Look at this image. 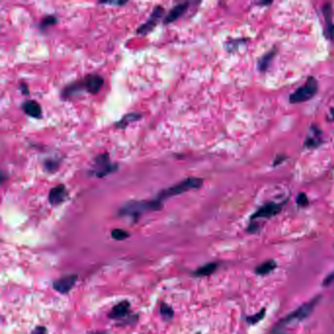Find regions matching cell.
I'll return each instance as SVG.
<instances>
[{
	"label": "cell",
	"mask_w": 334,
	"mask_h": 334,
	"mask_svg": "<svg viewBox=\"0 0 334 334\" xmlns=\"http://www.w3.org/2000/svg\"><path fill=\"white\" fill-rule=\"evenodd\" d=\"M162 207L163 203L159 202L156 199L152 201H131L127 203L124 207H122L119 214L121 216L132 217L135 221H137L142 213L149 211H158L161 210Z\"/></svg>",
	"instance_id": "6da1fadb"
},
{
	"label": "cell",
	"mask_w": 334,
	"mask_h": 334,
	"mask_svg": "<svg viewBox=\"0 0 334 334\" xmlns=\"http://www.w3.org/2000/svg\"><path fill=\"white\" fill-rule=\"evenodd\" d=\"M108 318L119 322L117 326H133L138 321V315L131 312V303L128 300H123L112 308Z\"/></svg>",
	"instance_id": "7a4b0ae2"
},
{
	"label": "cell",
	"mask_w": 334,
	"mask_h": 334,
	"mask_svg": "<svg viewBox=\"0 0 334 334\" xmlns=\"http://www.w3.org/2000/svg\"><path fill=\"white\" fill-rule=\"evenodd\" d=\"M202 185H203V180L198 179V178H188L185 181H183L182 183H179L175 186H171L167 189L162 190L158 194L156 200L163 203L164 200H166L170 197L182 194V193L188 191V190H191V189L199 188V187L202 186Z\"/></svg>",
	"instance_id": "3957f363"
},
{
	"label": "cell",
	"mask_w": 334,
	"mask_h": 334,
	"mask_svg": "<svg viewBox=\"0 0 334 334\" xmlns=\"http://www.w3.org/2000/svg\"><path fill=\"white\" fill-rule=\"evenodd\" d=\"M321 299H322L321 296H317V297L313 298L311 301L303 304L295 311L291 312L286 317H284V319L279 322V325L282 327H285L286 325H290L293 323H300L306 320L312 314V312L314 311L315 307L319 304Z\"/></svg>",
	"instance_id": "277c9868"
},
{
	"label": "cell",
	"mask_w": 334,
	"mask_h": 334,
	"mask_svg": "<svg viewBox=\"0 0 334 334\" xmlns=\"http://www.w3.org/2000/svg\"><path fill=\"white\" fill-rule=\"evenodd\" d=\"M318 91V81L314 76H309L306 83L303 86H300L290 96V103L296 104L305 102L315 96Z\"/></svg>",
	"instance_id": "5b68a950"
},
{
	"label": "cell",
	"mask_w": 334,
	"mask_h": 334,
	"mask_svg": "<svg viewBox=\"0 0 334 334\" xmlns=\"http://www.w3.org/2000/svg\"><path fill=\"white\" fill-rule=\"evenodd\" d=\"M94 174L97 178H104L118 169L116 164H112L108 154H102L95 158Z\"/></svg>",
	"instance_id": "8992f818"
},
{
	"label": "cell",
	"mask_w": 334,
	"mask_h": 334,
	"mask_svg": "<svg viewBox=\"0 0 334 334\" xmlns=\"http://www.w3.org/2000/svg\"><path fill=\"white\" fill-rule=\"evenodd\" d=\"M283 207V203H273L269 202L262 206L251 217V222H254L258 219H268L277 215Z\"/></svg>",
	"instance_id": "52a82bcc"
},
{
	"label": "cell",
	"mask_w": 334,
	"mask_h": 334,
	"mask_svg": "<svg viewBox=\"0 0 334 334\" xmlns=\"http://www.w3.org/2000/svg\"><path fill=\"white\" fill-rule=\"evenodd\" d=\"M77 278H78L77 274H74V273L67 274L55 280L52 286L55 291L65 295V294H68L74 288V284L77 281Z\"/></svg>",
	"instance_id": "ba28073f"
},
{
	"label": "cell",
	"mask_w": 334,
	"mask_h": 334,
	"mask_svg": "<svg viewBox=\"0 0 334 334\" xmlns=\"http://www.w3.org/2000/svg\"><path fill=\"white\" fill-rule=\"evenodd\" d=\"M163 15H164V8L162 6H156L152 14L149 16L148 20L138 28L137 34L141 36H145L149 34L155 28L158 21L161 19Z\"/></svg>",
	"instance_id": "9c48e42d"
},
{
	"label": "cell",
	"mask_w": 334,
	"mask_h": 334,
	"mask_svg": "<svg viewBox=\"0 0 334 334\" xmlns=\"http://www.w3.org/2000/svg\"><path fill=\"white\" fill-rule=\"evenodd\" d=\"M82 81L84 83L85 90L91 94H96L97 92H99L104 83L103 77L96 74L86 75Z\"/></svg>",
	"instance_id": "30bf717a"
},
{
	"label": "cell",
	"mask_w": 334,
	"mask_h": 334,
	"mask_svg": "<svg viewBox=\"0 0 334 334\" xmlns=\"http://www.w3.org/2000/svg\"><path fill=\"white\" fill-rule=\"evenodd\" d=\"M68 196L67 189L64 185H59V186L53 187L49 191L48 195V201L52 206H58L62 204Z\"/></svg>",
	"instance_id": "8fae6325"
},
{
	"label": "cell",
	"mask_w": 334,
	"mask_h": 334,
	"mask_svg": "<svg viewBox=\"0 0 334 334\" xmlns=\"http://www.w3.org/2000/svg\"><path fill=\"white\" fill-rule=\"evenodd\" d=\"M188 5H189L188 2H184V3L178 4L177 6H175L166 16V18L164 20V24L169 25V24L177 21L179 18H181L186 13V11L188 8Z\"/></svg>",
	"instance_id": "7c38bea8"
},
{
	"label": "cell",
	"mask_w": 334,
	"mask_h": 334,
	"mask_svg": "<svg viewBox=\"0 0 334 334\" xmlns=\"http://www.w3.org/2000/svg\"><path fill=\"white\" fill-rule=\"evenodd\" d=\"M325 20L327 23V37L334 41V25L333 22V8L330 3L326 4L323 8Z\"/></svg>",
	"instance_id": "4fadbf2b"
},
{
	"label": "cell",
	"mask_w": 334,
	"mask_h": 334,
	"mask_svg": "<svg viewBox=\"0 0 334 334\" xmlns=\"http://www.w3.org/2000/svg\"><path fill=\"white\" fill-rule=\"evenodd\" d=\"M22 108H23L24 112L30 117H33V118H36V119H38V118L41 117V107L35 100L26 101L23 104Z\"/></svg>",
	"instance_id": "5bb4252c"
},
{
	"label": "cell",
	"mask_w": 334,
	"mask_h": 334,
	"mask_svg": "<svg viewBox=\"0 0 334 334\" xmlns=\"http://www.w3.org/2000/svg\"><path fill=\"white\" fill-rule=\"evenodd\" d=\"M219 267L218 263H208L200 267H198L196 270H194L193 275L195 277H204V276H209L212 273H214L217 268Z\"/></svg>",
	"instance_id": "9a60e30c"
},
{
	"label": "cell",
	"mask_w": 334,
	"mask_h": 334,
	"mask_svg": "<svg viewBox=\"0 0 334 334\" xmlns=\"http://www.w3.org/2000/svg\"><path fill=\"white\" fill-rule=\"evenodd\" d=\"M311 131L314 133L315 137L309 135V137H308V138L306 139V141H305V146L310 149L316 148V147H318V146L323 142V141H322V138H321L322 132H321L320 129L317 128L316 126H312Z\"/></svg>",
	"instance_id": "2e32d148"
},
{
	"label": "cell",
	"mask_w": 334,
	"mask_h": 334,
	"mask_svg": "<svg viewBox=\"0 0 334 334\" xmlns=\"http://www.w3.org/2000/svg\"><path fill=\"white\" fill-rule=\"evenodd\" d=\"M276 267H277V265H276L275 261H266V262L262 263L255 268V272L258 275H267V274L270 273L271 271H273L276 268Z\"/></svg>",
	"instance_id": "e0dca14e"
},
{
	"label": "cell",
	"mask_w": 334,
	"mask_h": 334,
	"mask_svg": "<svg viewBox=\"0 0 334 334\" xmlns=\"http://www.w3.org/2000/svg\"><path fill=\"white\" fill-rule=\"evenodd\" d=\"M159 313L160 315L162 316L163 320L167 323H170L174 320V317H175V312L173 310V308L168 305L167 303L163 302L161 305H160V309H159Z\"/></svg>",
	"instance_id": "ac0fdd59"
},
{
	"label": "cell",
	"mask_w": 334,
	"mask_h": 334,
	"mask_svg": "<svg viewBox=\"0 0 334 334\" xmlns=\"http://www.w3.org/2000/svg\"><path fill=\"white\" fill-rule=\"evenodd\" d=\"M276 53V49L273 48L271 51L267 52L266 55H264L259 61V64H258V67H259V70L261 72H266L267 69L268 68V65L270 63V61L272 60V58L274 57Z\"/></svg>",
	"instance_id": "d6986e66"
},
{
	"label": "cell",
	"mask_w": 334,
	"mask_h": 334,
	"mask_svg": "<svg viewBox=\"0 0 334 334\" xmlns=\"http://www.w3.org/2000/svg\"><path fill=\"white\" fill-rule=\"evenodd\" d=\"M141 118V115L140 114H136V113H131V114H128L126 115L119 123H117V127L119 129H125L128 127V125L130 123H133V122H135L137 120H139Z\"/></svg>",
	"instance_id": "ffe728a7"
},
{
	"label": "cell",
	"mask_w": 334,
	"mask_h": 334,
	"mask_svg": "<svg viewBox=\"0 0 334 334\" xmlns=\"http://www.w3.org/2000/svg\"><path fill=\"white\" fill-rule=\"evenodd\" d=\"M265 316H266V309L263 308V309H261L260 312H258L257 314L252 315V316H248V317L246 318V322H247L249 325L254 326V325L260 323L262 320H264Z\"/></svg>",
	"instance_id": "44dd1931"
},
{
	"label": "cell",
	"mask_w": 334,
	"mask_h": 334,
	"mask_svg": "<svg viewBox=\"0 0 334 334\" xmlns=\"http://www.w3.org/2000/svg\"><path fill=\"white\" fill-rule=\"evenodd\" d=\"M111 236L113 239L118 240V241H122L125 240L127 238L130 237V233L127 230L121 229V228H115L113 229L111 232Z\"/></svg>",
	"instance_id": "7402d4cb"
},
{
	"label": "cell",
	"mask_w": 334,
	"mask_h": 334,
	"mask_svg": "<svg viewBox=\"0 0 334 334\" xmlns=\"http://www.w3.org/2000/svg\"><path fill=\"white\" fill-rule=\"evenodd\" d=\"M56 22H57L56 17H54V16H46L45 18L42 19V21L40 23V28H41L42 31H44L46 28L55 25Z\"/></svg>",
	"instance_id": "603a6c76"
},
{
	"label": "cell",
	"mask_w": 334,
	"mask_h": 334,
	"mask_svg": "<svg viewBox=\"0 0 334 334\" xmlns=\"http://www.w3.org/2000/svg\"><path fill=\"white\" fill-rule=\"evenodd\" d=\"M296 203L299 207H302V208L307 207L309 205V200H308L307 195L305 193H300L296 199Z\"/></svg>",
	"instance_id": "cb8c5ba5"
},
{
	"label": "cell",
	"mask_w": 334,
	"mask_h": 334,
	"mask_svg": "<svg viewBox=\"0 0 334 334\" xmlns=\"http://www.w3.org/2000/svg\"><path fill=\"white\" fill-rule=\"evenodd\" d=\"M334 282V270L333 272H331L327 277H325L324 281H323V285L324 286H330L332 285Z\"/></svg>",
	"instance_id": "d4e9b609"
},
{
	"label": "cell",
	"mask_w": 334,
	"mask_h": 334,
	"mask_svg": "<svg viewBox=\"0 0 334 334\" xmlns=\"http://www.w3.org/2000/svg\"><path fill=\"white\" fill-rule=\"evenodd\" d=\"M45 167H46V169L48 171L52 172V171L56 170V168L58 167V163H56V161H50V160H48V161L45 162Z\"/></svg>",
	"instance_id": "484cf974"
},
{
	"label": "cell",
	"mask_w": 334,
	"mask_h": 334,
	"mask_svg": "<svg viewBox=\"0 0 334 334\" xmlns=\"http://www.w3.org/2000/svg\"><path fill=\"white\" fill-rule=\"evenodd\" d=\"M31 334H48V331L46 330L45 327L38 326L37 328H35V330L31 333Z\"/></svg>",
	"instance_id": "4316f807"
},
{
	"label": "cell",
	"mask_w": 334,
	"mask_h": 334,
	"mask_svg": "<svg viewBox=\"0 0 334 334\" xmlns=\"http://www.w3.org/2000/svg\"><path fill=\"white\" fill-rule=\"evenodd\" d=\"M247 230H248V232H250V233H255V232H257V231L259 230V225H258V223L251 222V223H250L249 226H248V228H247Z\"/></svg>",
	"instance_id": "83f0119b"
},
{
	"label": "cell",
	"mask_w": 334,
	"mask_h": 334,
	"mask_svg": "<svg viewBox=\"0 0 334 334\" xmlns=\"http://www.w3.org/2000/svg\"><path fill=\"white\" fill-rule=\"evenodd\" d=\"M271 334H285V332H284V330H283V327L282 326H280L279 324L272 330V332H271Z\"/></svg>",
	"instance_id": "f1b7e54d"
},
{
	"label": "cell",
	"mask_w": 334,
	"mask_h": 334,
	"mask_svg": "<svg viewBox=\"0 0 334 334\" xmlns=\"http://www.w3.org/2000/svg\"><path fill=\"white\" fill-rule=\"evenodd\" d=\"M103 4H111V5H123L125 4V2H120V1H116V2H113V1H107V2H101Z\"/></svg>",
	"instance_id": "f546056e"
},
{
	"label": "cell",
	"mask_w": 334,
	"mask_h": 334,
	"mask_svg": "<svg viewBox=\"0 0 334 334\" xmlns=\"http://www.w3.org/2000/svg\"><path fill=\"white\" fill-rule=\"evenodd\" d=\"M20 88H21V90L23 91V93H24V94H28V93H29L28 87H27V85H26L25 83H22V84H21V86H20Z\"/></svg>",
	"instance_id": "4dcf8cb0"
},
{
	"label": "cell",
	"mask_w": 334,
	"mask_h": 334,
	"mask_svg": "<svg viewBox=\"0 0 334 334\" xmlns=\"http://www.w3.org/2000/svg\"><path fill=\"white\" fill-rule=\"evenodd\" d=\"M283 160H285V156H279L276 158V160L274 161V166H276L277 164H280Z\"/></svg>",
	"instance_id": "1f68e13d"
},
{
	"label": "cell",
	"mask_w": 334,
	"mask_h": 334,
	"mask_svg": "<svg viewBox=\"0 0 334 334\" xmlns=\"http://www.w3.org/2000/svg\"><path fill=\"white\" fill-rule=\"evenodd\" d=\"M90 334H107L106 332H95V333H92Z\"/></svg>",
	"instance_id": "d6a6232c"
},
{
	"label": "cell",
	"mask_w": 334,
	"mask_h": 334,
	"mask_svg": "<svg viewBox=\"0 0 334 334\" xmlns=\"http://www.w3.org/2000/svg\"><path fill=\"white\" fill-rule=\"evenodd\" d=\"M331 113H332V116H333V121L334 122V108L331 110Z\"/></svg>",
	"instance_id": "836d02e7"
},
{
	"label": "cell",
	"mask_w": 334,
	"mask_h": 334,
	"mask_svg": "<svg viewBox=\"0 0 334 334\" xmlns=\"http://www.w3.org/2000/svg\"><path fill=\"white\" fill-rule=\"evenodd\" d=\"M196 334H201V333H197Z\"/></svg>",
	"instance_id": "e575fe53"
}]
</instances>
